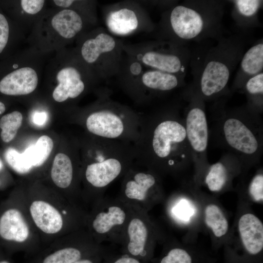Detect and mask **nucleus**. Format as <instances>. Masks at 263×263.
Returning <instances> with one entry per match:
<instances>
[{"label":"nucleus","mask_w":263,"mask_h":263,"mask_svg":"<svg viewBox=\"0 0 263 263\" xmlns=\"http://www.w3.org/2000/svg\"><path fill=\"white\" fill-rule=\"evenodd\" d=\"M22 115L19 111H14L3 115L0 120L2 140L8 143L16 136L19 129L22 125Z\"/></svg>","instance_id":"29"},{"label":"nucleus","mask_w":263,"mask_h":263,"mask_svg":"<svg viewBox=\"0 0 263 263\" xmlns=\"http://www.w3.org/2000/svg\"><path fill=\"white\" fill-rule=\"evenodd\" d=\"M45 1L43 0H22L21 6L23 10L29 14H36L42 8Z\"/></svg>","instance_id":"35"},{"label":"nucleus","mask_w":263,"mask_h":263,"mask_svg":"<svg viewBox=\"0 0 263 263\" xmlns=\"http://www.w3.org/2000/svg\"><path fill=\"white\" fill-rule=\"evenodd\" d=\"M53 141L47 135L40 136L34 145L23 152L28 163L33 167L41 166L49 156L53 148Z\"/></svg>","instance_id":"27"},{"label":"nucleus","mask_w":263,"mask_h":263,"mask_svg":"<svg viewBox=\"0 0 263 263\" xmlns=\"http://www.w3.org/2000/svg\"><path fill=\"white\" fill-rule=\"evenodd\" d=\"M160 263H191V258L186 250L174 248L169 251Z\"/></svg>","instance_id":"32"},{"label":"nucleus","mask_w":263,"mask_h":263,"mask_svg":"<svg viewBox=\"0 0 263 263\" xmlns=\"http://www.w3.org/2000/svg\"><path fill=\"white\" fill-rule=\"evenodd\" d=\"M108 253L104 249L95 253L85 257L73 263H102Z\"/></svg>","instance_id":"37"},{"label":"nucleus","mask_w":263,"mask_h":263,"mask_svg":"<svg viewBox=\"0 0 263 263\" xmlns=\"http://www.w3.org/2000/svg\"><path fill=\"white\" fill-rule=\"evenodd\" d=\"M3 163L2 161L0 159V171L3 168Z\"/></svg>","instance_id":"42"},{"label":"nucleus","mask_w":263,"mask_h":263,"mask_svg":"<svg viewBox=\"0 0 263 263\" xmlns=\"http://www.w3.org/2000/svg\"><path fill=\"white\" fill-rule=\"evenodd\" d=\"M53 1L58 6L67 8L72 5L75 1L72 0H54Z\"/></svg>","instance_id":"39"},{"label":"nucleus","mask_w":263,"mask_h":263,"mask_svg":"<svg viewBox=\"0 0 263 263\" xmlns=\"http://www.w3.org/2000/svg\"><path fill=\"white\" fill-rule=\"evenodd\" d=\"M83 40L80 48L82 60L98 80L116 76L124 55V42L98 27Z\"/></svg>","instance_id":"8"},{"label":"nucleus","mask_w":263,"mask_h":263,"mask_svg":"<svg viewBox=\"0 0 263 263\" xmlns=\"http://www.w3.org/2000/svg\"><path fill=\"white\" fill-rule=\"evenodd\" d=\"M30 213L35 224L45 233L56 234L63 228L64 221L61 214L48 202L33 201L30 206Z\"/></svg>","instance_id":"21"},{"label":"nucleus","mask_w":263,"mask_h":263,"mask_svg":"<svg viewBox=\"0 0 263 263\" xmlns=\"http://www.w3.org/2000/svg\"><path fill=\"white\" fill-rule=\"evenodd\" d=\"M84 175L87 183L99 192L123 177L135 162L132 143L95 137Z\"/></svg>","instance_id":"6"},{"label":"nucleus","mask_w":263,"mask_h":263,"mask_svg":"<svg viewBox=\"0 0 263 263\" xmlns=\"http://www.w3.org/2000/svg\"><path fill=\"white\" fill-rule=\"evenodd\" d=\"M102 263H143L139 260L122 254L120 255L112 256L107 255Z\"/></svg>","instance_id":"36"},{"label":"nucleus","mask_w":263,"mask_h":263,"mask_svg":"<svg viewBox=\"0 0 263 263\" xmlns=\"http://www.w3.org/2000/svg\"><path fill=\"white\" fill-rule=\"evenodd\" d=\"M51 24L57 33L66 39H71L81 32L84 27L81 16L76 11L65 9L53 17Z\"/></svg>","instance_id":"24"},{"label":"nucleus","mask_w":263,"mask_h":263,"mask_svg":"<svg viewBox=\"0 0 263 263\" xmlns=\"http://www.w3.org/2000/svg\"><path fill=\"white\" fill-rule=\"evenodd\" d=\"M0 93L7 95L28 94L36 89L38 77L36 72L25 67L0 75Z\"/></svg>","instance_id":"18"},{"label":"nucleus","mask_w":263,"mask_h":263,"mask_svg":"<svg viewBox=\"0 0 263 263\" xmlns=\"http://www.w3.org/2000/svg\"><path fill=\"white\" fill-rule=\"evenodd\" d=\"M111 90L103 88L94 109L87 115L85 124L95 137L132 144L140 135L142 115L111 98Z\"/></svg>","instance_id":"5"},{"label":"nucleus","mask_w":263,"mask_h":263,"mask_svg":"<svg viewBox=\"0 0 263 263\" xmlns=\"http://www.w3.org/2000/svg\"><path fill=\"white\" fill-rule=\"evenodd\" d=\"M0 211V240L4 246L20 244L29 238L30 229L20 211L9 205Z\"/></svg>","instance_id":"15"},{"label":"nucleus","mask_w":263,"mask_h":263,"mask_svg":"<svg viewBox=\"0 0 263 263\" xmlns=\"http://www.w3.org/2000/svg\"><path fill=\"white\" fill-rule=\"evenodd\" d=\"M187 201L186 199H181L172 208L174 215L184 221H187L193 213V210Z\"/></svg>","instance_id":"34"},{"label":"nucleus","mask_w":263,"mask_h":263,"mask_svg":"<svg viewBox=\"0 0 263 263\" xmlns=\"http://www.w3.org/2000/svg\"><path fill=\"white\" fill-rule=\"evenodd\" d=\"M205 221L216 237L224 236L228 229V224L223 212L217 205L209 204L205 210Z\"/></svg>","instance_id":"28"},{"label":"nucleus","mask_w":263,"mask_h":263,"mask_svg":"<svg viewBox=\"0 0 263 263\" xmlns=\"http://www.w3.org/2000/svg\"><path fill=\"white\" fill-rule=\"evenodd\" d=\"M6 110V107L5 104L0 101V114L3 113Z\"/></svg>","instance_id":"41"},{"label":"nucleus","mask_w":263,"mask_h":263,"mask_svg":"<svg viewBox=\"0 0 263 263\" xmlns=\"http://www.w3.org/2000/svg\"><path fill=\"white\" fill-rule=\"evenodd\" d=\"M238 65V70L229 89L230 95L234 93H239L248 79L263 72V38L256 40L245 51Z\"/></svg>","instance_id":"17"},{"label":"nucleus","mask_w":263,"mask_h":263,"mask_svg":"<svg viewBox=\"0 0 263 263\" xmlns=\"http://www.w3.org/2000/svg\"><path fill=\"white\" fill-rule=\"evenodd\" d=\"M232 4L231 17L239 32L249 34L251 30L261 27L259 13L263 8L261 0H227Z\"/></svg>","instance_id":"20"},{"label":"nucleus","mask_w":263,"mask_h":263,"mask_svg":"<svg viewBox=\"0 0 263 263\" xmlns=\"http://www.w3.org/2000/svg\"><path fill=\"white\" fill-rule=\"evenodd\" d=\"M181 106L175 102L142 115L133 144L135 162L158 174H176L193 164Z\"/></svg>","instance_id":"1"},{"label":"nucleus","mask_w":263,"mask_h":263,"mask_svg":"<svg viewBox=\"0 0 263 263\" xmlns=\"http://www.w3.org/2000/svg\"><path fill=\"white\" fill-rule=\"evenodd\" d=\"M248 193L252 199L256 202L263 200V174L260 169L252 178L247 187Z\"/></svg>","instance_id":"31"},{"label":"nucleus","mask_w":263,"mask_h":263,"mask_svg":"<svg viewBox=\"0 0 263 263\" xmlns=\"http://www.w3.org/2000/svg\"><path fill=\"white\" fill-rule=\"evenodd\" d=\"M227 97L214 102L215 122L213 137L216 144L235 155L243 169L259 163L263 151V124L261 115L244 104L227 108Z\"/></svg>","instance_id":"4"},{"label":"nucleus","mask_w":263,"mask_h":263,"mask_svg":"<svg viewBox=\"0 0 263 263\" xmlns=\"http://www.w3.org/2000/svg\"><path fill=\"white\" fill-rule=\"evenodd\" d=\"M4 156L7 163L10 167L19 173H26L32 168L23 153H19L15 149L8 148L5 151Z\"/></svg>","instance_id":"30"},{"label":"nucleus","mask_w":263,"mask_h":263,"mask_svg":"<svg viewBox=\"0 0 263 263\" xmlns=\"http://www.w3.org/2000/svg\"><path fill=\"white\" fill-rule=\"evenodd\" d=\"M33 123L38 126L44 124L47 120V114L45 112L35 113L33 116Z\"/></svg>","instance_id":"38"},{"label":"nucleus","mask_w":263,"mask_h":263,"mask_svg":"<svg viewBox=\"0 0 263 263\" xmlns=\"http://www.w3.org/2000/svg\"><path fill=\"white\" fill-rule=\"evenodd\" d=\"M226 0H186L165 10L154 33L155 39L187 45L208 39L216 40L226 31L223 19Z\"/></svg>","instance_id":"2"},{"label":"nucleus","mask_w":263,"mask_h":263,"mask_svg":"<svg viewBox=\"0 0 263 263\" xmlns=\"http://www.w3.org/2000/svg\"><path fill=\"white\" fill-rule=\"evenodd\" d=\"M85 76L76 66H69L61 69L56 75L58 84L53 93L54 99L62 102L79 96L86 89Z\"/></svg>","instance_id":"19"},{"label":"nucleus","mask_w":263,"mask_h":263,"mask_svg":"<svg viewBox=\"0 0 263 263\" xmlns=\"http://www.w3.org/2000/svg\"><path fill=\"white\" fill-rule=\"evenodd\" d=\"M103 249L98 244L88 246H65L47 253L37 263H73Z\"/></svg>","instance_id":"23"},{"label":"nucleus","mask_w":263,"mask_h":263,"mask_svg":"<svg viewBox=\"0 0 263 263\" xmlns=\"http://www.w3.org/2000/svg\"><path fill=\"white\" fill-rule=\"evenodd\" d=\"M126 54L152 69L185 77L191 56L187 45L156 39L135 44H125Z\"/></svg>","instance_id":"7"},{"label":"nucleus","mask_w":263,"mask_h":263,"mask_svg":"<svg viewBox=\"0 0 263 263\" xmlns=\"http://www.w3.org/2000/svg\"><path fill=\"white\" fill-rule=\"evenodd\" d=\"M239 234L245 249L251 254H257L263 248V224L251 213L243 215L238 222Z\"/></svg>","instance_id":"22"},{"label":"nucleus","mask_w":263,"mask_h":263,"mask_svg":"<svg viewBox=\"0 0 263 263\" xmlns=\"http://www.w3.org/2000/svg\"><path fill=\"white\" fill-rule=\"evenodd\" d=\"M96 210L91 225L97 243L105 241L121 243L132 206L119 198L103 199Z\"/></svg>","instance_id":"13"},{"label":"nucleus","mask_w":263,"mask_h":263,"mask_svg":"<svg viewBox=\"0 0 263 263\" xmlns=\"http://www.w3.org/2000/svg\"><path fill=\"white\" fill-rule=\"evenodd\" d=\"M105 29L115 37L154 33L156 25L140 2L124 0L103 7Z\"/></svg>","instance_id":"10"},{"label":"nucleus","mask_w":263,"mask_h":263,"mask_svg":"<svg viewBox=\"0 0 263 263\" xmlns=\"http://www.w3.org/2000/svg\"><path fill=\"white\" fill-rule=\"evenodd\" d=\"M249 34L240 32L223 36L217 43L198 56L191 52L189 65L193 76L189 85L206 102H215L230 96L228 84L251 42Z\"/></svg>","instance_id":"3"},{"label":"nucleus","mask_w":263,"mask_h":263,"mask_svg":"<svg viewBox=\"0 0 263 263\" xmlns=\"http://www.w3.org/2000/svg\"><path fill=\"white\" fill-rule=\"evenodd\" d=\"M185 78L157 70L145 69L140 76L121 88L135 102L144 104L184 88L187 85Z\"/></svg>","instance_id":"12"},{"label":"nucleus","mask_w":263,"mask_h":263,"mask_svg":"<svg viewBox=\"0 0 263 263\" xmlns=\"http://www.w3.org/2000/svg\"><path fill=\"white\" fill-rule=\"evenodd\" d=\"M10 26L7 17L0 12V56L7 50L10 41Z\"/></svg>","instance_id":"33"},{"label":"nucleus","mask_w":263,"mask_h":263,"mask_svg":"<svg viewBox=\"0 0 263 263\" xmlns=\"http://www.w3.org/2000/svg\"><path fill=\"white\" fill-rule=\"evenodd\" d=\"M0 263H13L10 260L6 258L0 253Z\"/></svg>","instance_id":"40"},{"label":"nucleus","mask_w":263,"mask_h":263,"mask_svg":"<svg viewBox=\"0 0 263 263\" xmlns=\"http://www.w3.org/2000/svg\"><path fill=\"white\" fill-rule=\"evenodd\" d=\"M125 228L122 253L146 263L151 255V230L146 211L135 206Z\"/></svg>","instance_id":"14"},{"label":"nucleus","mask_w":263,"mask_h":263,"mask_svg":"<svg viewBox=\"0 0 263 263\" xmlns=\"http://www.w3.org/2000/svg\"><path fill=\"white\" fill-rule=\"evenodd\" d=\"M181 96L188 102L183 118L192 163L196 172L201 174L209 165L207 153L209 131L206 102L189 84L184 87Z\"/></svg>","instance_id":"9"},{"label":"nucleus","mask_w":263,"mask_h":263,"mask_svg":"<svg viewBox=\"0 0 263 263\" xmlns=\"http://www.w3.org/2000/svg\"><path fill=\"white\" fill-rule=\"evenodd\" d=\"M51 176L54 184L62 188H68L74 178V167L72 161L66 154L57 153L55 157Z\"/></svg>","instance_id":"26"},{"label":"nucleus","mask_w":263,"mask_h":263,"mask_svg":"<svg viewBox=\"0 0 263 263\" xmlns=\"http://www.w3.org/2000/svg\"><path fill=\"white\" fill-rule=\"evenodd\" d=\"M239 93L245 94L246 106L261 115L263 112V72L248 79Z\"/></svg>","instance_id":"25"},{"label":"nucleus","mask_w":263,"mask_h":263,"mask_svg":"<svg viewBox=\"0 0 263 263\" xmlns=\"http://www.w3.org/2000/svg\"><path fill=\"white\" fill-rule=\"evenodd\" d=\"M243 169L238 158L231 153L223 154L216 163L209 165L205 171V183L208 189L214 192L226 187L232 176Z\"/></svg>","instance_id":"16"},{"label":"nucleus","mask_w":263,"mask_h":263,"mask_svg":"<svg viewBox=\"0 0 263 263\" xmlns=\"http://www.w3.org/2000/svg\"><path fill=\"white\" fill-rule=\"evenodd\" d=\"M162 192L159 175L136 162L123 176L119 198L131 206L146 211Z\"/></svg>","instance_id":"11"}]
</instances>
